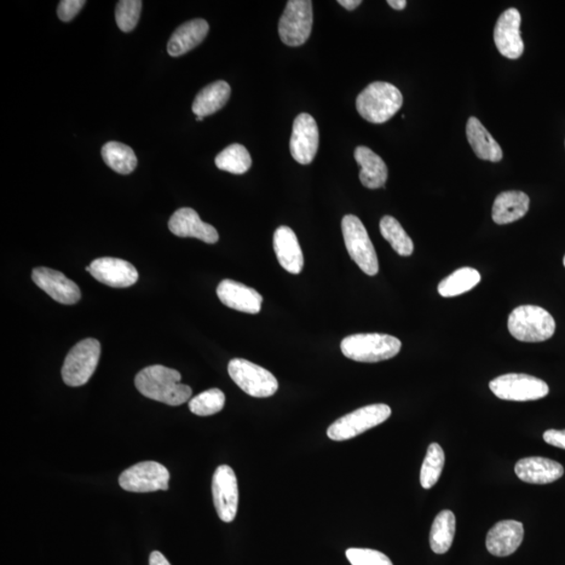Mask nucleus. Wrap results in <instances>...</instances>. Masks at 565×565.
Segmentation results:
<instances>
[{
	"label": "nucleus",
	"mask_w": 565,
	"mask_h": 565,
	"mask_svg": "<svg viewBox=\"0 0 565 565\" xmlns=\"http://www.w3.org/2000/svg\"><path fill=\"white\" fill-rule=\"evenodd\" d=\"M182 374L164 366H150L136 375L135 386L149 399L178 406L189 401L192 389L181 383Z\"/></svg>",
	"instance_id": "nucleus-1"
},
{
	"label": "nucleus",
	"mask_w": 565,
	"mask_h": 565,
	"mask_svg": "<svg viewBox=\"0 0 565 565\" xmlns=\"http://www.w3.org/2000/svg\"><path fill=\"white\" fill-rule=\"evenodd\" d=\"M401 91L388 82H374L367 86L356 99L357 112L368 122L383 124L400 111Z\"/></svg>",
	"instance_id": "nucleus-2"
},
{
	"label": "nucleus",
	"mask_w": 565,
	"mask_h": 565,
	"mask_svg": "<svg viewBox=\"0 0 565 565\" xmlns=\"http://www.w3.org/2000/svg\"><path fill=\"white\" fill-rule=\"evenodd\" d=\"M401 347L399 339L380 333L354 334L344 338L340 344V349L347 359L370 363L393 359Z\"/></svg>",
	"instance_id": "nucleus-3"
},
{
	"label": "nucleus",
	"mask_w": 565,
	"mask_h": 565,
	"mask_svg": "<svg viewBox=\"0 0 565 565\" xmlns=\"http://www.w3.org/2000/svg\"><path fill=\"white\" fill-rule=\"evenodd\" d=\"M511 336L523 343H541L554 336L553 317L538 306L524 305L512 311L508 320Z\"/></svg>",
	"instance_id": "nucleus-4"
},
{
	"label": "nucleus",
	"mask_w": 565,
	"mask_h": 565,
	"mask_svg": "<svg viewBox=\"0 0 565 565\" xmlns=\"http://www.w3.org/2000/svg\"><path fill=\"white\" fill-rule=\"evenodd\" d=\"M389 406L371 405L356 409L329 426L327 435L333 441H347L384 422L391 417Z\"/></svg>",
	"instance_id": "nucleus-5"
},
{
	"label": "nucleus",
	"mask_w": 565,
	"mask_h": 565,
	"mask_svg": "<svg viewBox=\"0 0 565 565\" xmlns=\"http://www.w3.org/2000/svg\"><path fill=\"white\" fill-rule=\"evenodd\" d=\"M342 229L344 244L352 260L366 275H376L379 272L377 253L360 219L354 215H345L343 218Z\"/></svg>",
	"instance_id": "nucleus-6"
},
{
	"label": "nucleus",
	"mask_w": 565,
	"mask_h": 565,
	"mask_svg": "<svg viewBox=\"0 0 565 565\" xmlns=\"http://www.w3.org/2000/svg\"><path fill=\"white\" fill-rule=\"evenodd\" d=\"M101 356V344L95 338L81 340L69 351L62 367V379L68 386H81L89 383Z\"/></svg>",
	"instance_id": "nucleus-7"
},
{
	"label": "nucleus",
	"mask_w": 565,
	"mask_h": 565,
	"mask_svg": "<svg viewBox=\"0 0 565 565\" xmlns=\"http://www.w3.org/2000/svg\"><path fill=\"white\" fill-rule=\"evenodd\" d=\"M228 374L234 383L244 393L252 397H272L279 389L278 380L274 376V374L246 360L235 359L230 360Z\"/></svg>",
	"instance_id": "nucleus-8"
},
{
	"label": "nucleus",
	"mask_w": 565,
	"mask_h": 565,
	"mask_svg": "<svg viewBox=\"0 0 565 565\" xmlns=\"http://www.w3.org/2000/svg\"><path fill=\"white\" fill-rule=\"evenodd\" d=\"M492 393L501 400L534 401L549 394L550 389L544 380L527 374H506L489 384Z\"/></svg>",
	"instance_id": "nucleus-9"
},
{
	"label": "nucleus",
	"mask_w": 565,
	"mask_h": 565,
	"mask_svg": "<svg viewBox=\"0 0 565 565\" xmlns=\"http://www.w3.org/2000/svg\"><path fill=\"white\" fill-rule=\"evenodd\" d=\"M313 25V2L291 0L287 3L280 19V38L288 46L302 45L309 39Z\"/></svg>",
	"instance_id": "nucleus-10"
},
{
	"label": "nucleus",
	"mask_w": 565,
	"mask_h": 565,
	"mask_svg": "<svg viewBox=\"0 0 565 565\" xmlns=\"http://www.w3.org/2000/svg\"><path fill=\"white\" fill-rule=\"evenodd\" d=\"M170 474L164 465L154 461L137 463L120 476L119 484L126 491L155 492L169 489Z\"/></svg>",
	"instance_id": "nucleus-11"
},
{
	"label": "nucleus",
	"mask_w": 565,
	"mask_h": 565,
	"mask_svg": "<svg viewBox=\"0 0 565 565\" xmlns=\"http://www.w3.org/2000/svg\"><path fill=\"white\" fill-rule=\"evenodd\" d=\"M212 492L219 518L232 522L238 512L239 489L237 476L229 466L218 467L213 476Z\"/></svg>",
	"instance_id": "nucleus-12"
},
{
	"label": "nucleus",
	"mask_w": 565,
	"mask_h": 565,
	"mask_svg": "<svg viewBox=\"0 0 565 565\" xmlns=\"http://www.w3.org/2000/svg\"><path fill=\"white\" fill-rule=\"evenodd\" d=\"M319 127L308 113L298 114L294 120L290 138V153L298 164L313 163L319 149Z\"/></svg>",
	"instance_id": "nucleus-13"
},
{
	"label": "nucleus",
	"mask_w": 565,
	"mask_h": 565,
	"mask_svg": "<svg viewBox=\"0 0 565 565\" xmlns=\"http://www.w3.org/2000/svg\"><path fill=\"white\" fill-rule=\"evenodd\" d=\"M522 17L515 8L499 16L494 28V43L501 55L515 60L523 54L524 44L521 36Z\"/></svg>",
	"instance_id": "nucleus-14"
},
{
	"label": "nucleus",
	"mask_w": 565,
	"mask_h": 565,
	"mask_svg": "<svg viewBox=\"0 0 565 565\" xmlns=\"http://www.w3.org/2000/svg\"><path fill=\"white\" fill-rule=\"evenodd\" d=\"M86 270L97 281L113 288H127L138 280L136 268L129 262L117 258H100L92 261Z\"/></svg>",
	"instance_id": "nucleus-15"
},
{
	"label": "nucleus",
	"mask_w": 565,
	"mask_h": 565,
	"mask_svg": "<svg viewBox=\"0 0 565 565\" xmlns=\"http://www.w3.org/2000/svg\"><path fill=\"white\" fill-rule=\"evenodd\" d=\"M32 279L35 284L58 303L74 305L81 299L80 288L76 282L57 270L46 267L34 268Z\"/></svg>",
	"instance_id": "nucleus-16"
},
{
	"label": "nucleus",
	"mask_w": 565,
	"mask_h": 565,
	"mask_svg": "<svg viewBox=\"0 0 565 565\" xmlns=\"http://www.w3.org/2000/svg\"><path fill=\"white\" fill-rule=\"evenodd\" d=\"M169 228L177 237L196 238L209 244H217L219 240L216 228L201 221L197 212L190 207H182L172 215Z\"/></svg>",
	"instance_id": "nucleus-17"
},
{
	"label": "nucleus",
	"mask_w": 565,
	"mask_h": 565,
	"mask_svg": "<svg viewBox=\"0 0 565 565\" xmlns=\"http://www.w3.org/2000/svg\"><path fill=\"white\" fill-rule=\"evenodd\" d=\"M217 296L223 305L240 313H260L263 297L252 288L233 280H223L217 287Z\"/></svg>",
	"instance_id": "nucleus-18"
},
{
	"label": "nucleus",
	"mask_w": 565,
	"mask_h": 565,
	"mask_svg": "<svg viewBox=\"0 0 565 565\" xmlns=\"http://www.w3.org/2000/svg\"><path fill=\"white\" fill-rule=\"evenodd\" d=\"M523 536L524 529L521 522L501 521L488 532L487 550L493 556H510L521 546Z\"/></svg>",
	"instance_id": "nucleus-19"
},
{
	"label": "nucleus",
	"mask_w": 565,
	"mask_h": 565,
	"mask_svg": "<svg viewBox=\"0 0 565 565\" xmlns=\"http://www.w3.org/2000/svg\"><path fill=\"white\" fill-rule=\"evenodd\" d=\"M515 474L524 483L546 485L561 478L564 469L562 465L554 460L531 457L518 461Z\"/></svg>",
	"instance_id": "nucleus-20"
},
{
	"label": "nucleus",
	"mask_w": 565,
	"mask_h": 565,
	"mask_svg": "<svg viewBox=\"0 0 565 565\" xmlns=\"http://www.w3.org/2000/svg\"><path fill=\"white\" fill-rule=\"evenodd\" d=\"M274 250L278 261L286 272L301 274L304 267V255L297 235L288 227L276 228L274 235Z\"/></svg>",
	"instance_id": "nucleus-21"
},
{
	"label": "nucleus",
	"mask_w": 565,
	"mask_h": 565,
	"mask_svg": "<svg viewBox=\"0 0 565 565\" xmlns=\"http://www.w3.org/2000/svg\"><path fill=\"white\" fill-rule=\"evenodd\" d=\"M210 27L205 19H193L183 23L172 34L168 43V53L181 57L198 46L209 33Z\"/></svg>",
	"instance_id": "nucleus-22"
},
{
	"label": "nucleus",
	"mask_w": 565,
	"mask_h": 565,
	"mask_svg": "<svg viewBox=\"0 0 565 565\" xmlns=\"http://www.w3.org/2000/svg\"><path fill=\"white\" fill-rule=\"evenodd\" d=\"M354 158L361 166L360 180L363 187L375 190L384 187L388 181V166L383 159L370 148L360 146L355 149Z\"/></svg>",
	"instance_id": "nucleus-23"
},
{
	"label": "nucleus",
	"mask_w": 565,
	"mask_h": 565,
	"mask_svg": "<svg viewBox=\"0 0 565 565\" xmlns=\"http://www.w3.org/2000/svg\"><path fill=\"white\" fill-rule=\"evenodd\" d=\"M530 206V198L521 191L500 193L492 206V219L499 226L520 221L526 216Z\"/></svg>",
	"instance_id": "nucleus-24"
},
{
	"label": "nucleus",
	"mask_w": 565,
	"mask_h": 565,
	"mask_svg": "<svg viewBox=\"0 0 565 565\" xmlns=\"http://www.w3.org/2000/svg\"><path fill=\"white\" fill-rule=\"evenodd\" d=\"M467 140L478 159L499 163L503 159V150L493 136L476 117H471L466 126Z\"/></svg>",
	"instance_id": "nucleus-25"
},
{
	"label": "nucleus",
	"mask_w": 565,
	"mask_h": 565,
	"mask_svg": "<svg viewBox=\"0 0 565 565\" xmlns=\"http://www.w3.org/2000/svg\"><path fill=\"white\" fill-rule=\"evenodd\" d=\"M230 86L226 81L207 85L196 96L192 111L196 117L205 118L221 111L229 100Z\"/></svg>",
	"instance_id": "nucleus-26"
},
{
	"label": "nucleus",
	"mask_w": 565,
	"mask_h": 565,
	"mask_svg": "<svg viewBox=\"0 0 565 565\" xmlns=\"http://www.w3.org/2000/svg\"><path fill=\"white\" fill-rule=\"evenodd\" d=\"M455 535V516L451 510H443L432 522L430 544L436 554H445L451 549Z\"/></svg>",
	"instance_id": "nucleus-27"
},
{
	"label": "nucleus",
	"mask_w": 565,
	"mask_h": 565,
	"mask_svg": "<svg viewBox=\"0 0 565 565\" xmlns=\"http://www.w3.org/2000/svg\"><path fill=\"white\" fill-rule=\"evenodd\" d=\"M102 158L105 164L119 174H130L137 166V159L134 150L122 143H107L102 148Z\"/></svg>",
	"instance_id": "nucleus-28"
},
{
	"label": "nucleus",
	"mask_w": 565,
	"mask_h": 565,
	"mask_svg": "<svg viewBox=\"0 0 565 565\" xmlns=\"http://www.w3.org/2000/svg\"><path fill=\"white\" fill-rule=\"evenodd\" d=\"M480 282L481 275L477 270L463 267L455 270L454 273L444 279L437 286V291L443 298H453L468 292Z\"/></svg>",
	"instance_id": "nucleus-29"
},
{
	"label": "nucleus",
	"mask_w": 565,
	"mask_h": 565,
	"mask_svg": "<svg viewBox=\"0 0 565 565\" xmlns=\"http://www.w3.org/2000/svg\"><path fill=\"white\" fill-rule=\"evenodd\" d=\"M215 164L218 169L240 175L251 169L252 161L244 146L233 143L217 155Z\"/></svg>",
	"instance_id": "nucleus-30"
},
{
	"label": "nucleus",
	"mask_w": 565,
	"mask_h": 565,
	"mask_svg": "<svg viewBox=\"0 0 565 565\" xmlns=\"http://www.w3.org/2000/svg\"><path fill=\"white\" fill-rule=\"evenodd\" d=\"M380 233L389 242L393 250L402 257H409L414 252V244L405 228L391 216H384L380 221Z\"/></svg>",
	"instance_id": "nucleus-31"
},
{
	"label": "nucleus",
	"mask_w": 565,
	"mask_h": 565,
	"mask_svg": "<svg viewBox=\"0 0 565 565\" xmlns=\"http://www.w3.org/2000/svg\"><path fill=\"white\" fill-rule=\"evenodd\" d=\"M445 464V453L437 443H431L420 472L421 486L430 489L440 480Z\"/></svg>",
	"instance_id": "nucleus-32"
},
{
	"label": "nucleus",
	"mask_w": 565,
	"mask_h": 565,
	"mask_svg": "<svg viewBox=\"0 0 565 565\" xmlns=\"http://www.w3.org/2000/svg\"><path fill=\"white\" fill-rule=\"evenodd\" d=\"M226 405V395L219 389L203 391L189 402V408L193 414L200 417L213 416L221 412Z\"/></svg>",
	"instance_id": "nucleus-33"
},
{
	"label": "nucleus",
	"mask_w": 565,
	"mask_h": 565,
	"mask_svg": "<svg viewBox=\"0 0 565 565\" xmlns=\"http://www.w3.org/2000/svg\"><path fill=\"white\" fill-rule=\"evenodd\" d=\"M143 3L141 0H122L115 9V20L120 30L125 33L134 31L140 20Z\"/></svg>",
	"instance_id": "nucleus-34"
},
{
	"label": "nucleus",
	"mask_w": 565,
	"mask_h": 565,
	"mask_svg": "<svg viewBox=\"0 0 565 565\" xmlns=\"http://www.w3.org/2000/svg\"><path fill=\"white\" fill-rule=\"evenodd\" d=\"M345 556L352 565H393L383 553L370 549H349Z\"/></svg>",
	"instance_id": "nucleus-35"
},
{
	"label": "nucleus",
	"mask_w": 565,
	"mask_h": 565,
	"mask_svg": "<svg viewBox=\"0 0 565 565\" xmlns=\"http://www.w3.org/2000/svg\"><path fill=\"white\" fill-rule=\"evenodd\" d=\"M85 4L86 2H84V0H63L57 10L58 17H59L62 21H71L78 15Z\"/></svg>",
	"instance_id": "nucleus-36"
},
{
	"label": "nucleus",
	"mask_w": 565,
	"mask_h": 565,
	"mask_svg": "<svg viewBox=\"0 0 565 565\" xmlns=\"http://www.w3.org/2000/svg\"><path fill=\"white\" fill-rule=\"evenodd\" d=\"M544 440L552 446L565 449V430H549L544 434Z\"/></svg>",
	"instance_id": "nucleus-37"
},
{
	"label": "nucleus",
	"mask_w": 565,
	"mask_h": 565,
	"mask_svg": "<svg viewBox=\"0 0 565 565\" xmlns=\"http://www.w3.org/2000/svg\"><path fill=\"white\" fill-rule=\"evenodd\" d=\"M149 565H171L166 558L159 551H154L150 555Z\"/></svg>",
	"instance_id": "nucleus-38"
},
{
	"label": "nucleus",
	"mask_w": 565,
	"mask_h": 565,
	"mask_svg": "<svg viewBox=\"0 0 565 565\" xmlns=\"http://www.w3.org/2000/svg\"><path fill=\"white\" fill-rule=\"evenodd\" d=\"M338 4L348 11H353L359 8L362 2L361 0H338Z\"/></svg>",
	"instance_id": "nucleus-39"
},
{
	"label": "nucleus",
	"mask_w": 565,
	"mask_h": 565,
	"mask_svg": "<svg viewBox=\"0 0 565 565\" xmlns=\"http://www.w3.org/2000/svg\"><path fill=\"white\" fill-rule=\"evenodd\" d=\"M388 4L391 5V8L397 11L406 9L407 4L406 0H389Z\"/></svg>",
	"instance_id": "nucleus-40"
},
{
	"label": "nucleus",
	"mask_w": 565,
	"mask_h": 565,
	"mask_svg": "<svg viewBox=\"0 0 565 565\" xmlns=\"http://www.w3.org/2000/svg\"><path fill=\"white\" fill-rule=\"evenodd\" d=\"M196 120H198V122H201V120H204V118H201V117H196Z\"/></svg>",
	"instance_id": "nucleus-41"
},
{
	"label": "nucleus",
	"mask_w": 565,
	"mask_h": 565,
	"mask_svg": "<svg viewBox=\"0 0 565 565\" xmlns=\"http://www.w3.org/2000/svg\"><path fill=\"white\" fill-rule=\"evenodd\" d=\"M563 264H564V267H565V257H564V259H563Z\"/></svg>",
	"instance_id": "nucleus-42"
}]
</instances>
